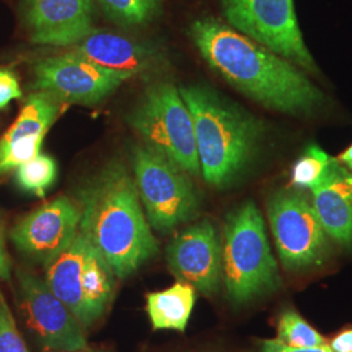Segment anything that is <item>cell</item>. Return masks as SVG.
I'll return each instance as SVG.
<instances>
[{
	"label": "cell",
	"instance_id": "obj_19",
	"mask_svg": "<svg viewBox=\"0 0 352 352\" xmlns=\"http://www.w3.org/2000/svg\"><path fill=\"white\" fill-rule=\"evenodd\" d=\"M62 109V102L49 93H32L13 126L0 139V146L32 136H46Z\"/></svg>",
	"mask_w": 352,
	"mask_h": 352
},
{
	"label": "cell",
	"instance_id": "obj_15",
	"mask_svg": "<svg viewBox=\"0 0 352 352\" xmlns=\"http://www.w3.org/2000/svg\"><path fill=\"white\" fill-rule=\"evenodd\" d=\"M312 205L327 236L340 245L352 244V171L336 160L312 189Z\"/></svg>",
	"mask_w": 352,
	"mask_h": 352
},
{
	"label": "cell",
	"instance_id": "obj_14",
	"mask_svg": "<svg viewBox=\"0 0 352 352\" xmlns=\"http://www.w3.org/2000/svg\"><path fill=\"white\" fill-rule=\"evenodd\" d=\"M69 51L107 69L132 77L153 72L162 62L161 54L151 46L98 29L71 46Z\"/></svg>",
	"mask_w": 352,
	"mask_h": 352
},
{
	"label": "cell",
	"instance_id": "obj_13",
	"mask_svg": "<svg viewBox=\"0 0 352 352\" xmlns=\"http://www.w3.org/2000/svg\"><path fill=\"white\" fill-rule=\"evenodd\" d=\"M21 17L33 43L71 47L93 25L91 0H21Z\"/></svg>",
	"mask_w": 352,
	"mask_h": 352
},
{
	"label": "cell",
	"instance_id": "obj_9",
	"mask_svg": "<svg viewBox=\"0 0 352 352\" xmlns=\"http://www.w3.org/2000/svg\"><path fill=\"white\" fill-rule=\"evenodd\" d=\"M132 76L107 69L68 51L34 67V89L58 101L93 106L113 94Z\"/></svg>",
	"mask_w": 352,
	"mask_h": 352
},
{
	"label": "cell",
	"instance_id": "obj_28",
	"mask_svg": "<svg viewBox=\"0 0 352 352\" xmlns=\"http://www.w3.org/2000/svg\"><path fill=\"white\" fill-rule=\"evenodd\" d=\"M329 347L333 352H352V329L338 334Z\"/></svg>",
	"mask_w": 352,
	"mask_h": 352
},
{
	"label": "cell",
	"instance_id": "obj_17",
	"mask_svg": "<svg viewBox=\"0 0 352 352\" xmlns=\"http://www.w3.org/2000/svg\"><path fill=\"white\" fill-rule=\"evenodd\" d=\"M116 279L111 266L91 245L82 272V327H91L109 309L113 302Z\"/></svg>",
	"mask_w": 352,
	"mask_h": 352
},
{
	"label": "cell",
	"instance_id": "obj_22",
	"mask_svg": "<svg viewBox=\"0 0 352 352\" xmlns=\"http://www.w3.org/2000/svg\"><path fill=\"white\" fill-rule=\"evenodd\" d=\"M334 161L327 151L311 145L292 168V184L298 188L312 190L325 177Z\"/></svg>",
	"mask_w": 352,
	"mask_h": 352
},
{
	"label": "cell",
	"instance_id": "obj_12",
	"mask_svg": "<svg viewBox=\"0 0 352 352\" xmlns=\"http://www.w3.org/2000/svg\"><path fill=\"white\" fill-rule=\"evenodd\" d=\"M80 219L78 204L60 196L23 218L13 227L11 239L19 251L45 266L75 239Z\"/></svg>",
	"mask_w": 352,
	"mask_h": 352
},
{
	"label": "cell",
	"instance_id": "obj_31",
	"mask_svg": "<svg viewBox=\"0 0 352 352\" xmlns=\"http://www.w3.org/2000/svg\"><path fill=\"white\" fill-rule=\"evenodd\" d=\"M75 352H101V351H90V350H88V349H87V350H81V351H75Z\"/></svg>",
	"mask_w": 352,
	"mask_h": 352
},
{
	"label": "cell",
	"instance_id": "obj_24",
	"mask_svg": "<svg viewBox=\"0 0 352 352\" xmlns=\"http://www.w3.org/2000/svg\"><path fill=\"white\" fill-rule=\"evenodd\" d=\"M45 136H32L0 146V174L10 173L37 157Z\"/></svg>",
	"mask_w": 352,
	"mask_h": 352
},
{
	"label": "cell",
	"instance_id": "obj_18",
	"mask_svg": "<svg viewBox=\"0 0 352 352\" xmlns=\"http://www.w3.org/2000/svg\"><path fill=\"white\" fill-rule=\"evenodd\" d=\"M196 302V289L177 282L168 289L146 295V312L153 330H176L183 333L188 325Z\"/></svg>",
	"mask_w": 352,
	"mask_h": 352
},
{
	"label": "cell",
	"instance_id": "obj_10",
	"mask_svg": "<svg viewBox=\"0 0 352 352\" xmlns=\"http://www.w3.org/2000/svg\"><path fill=\"white\" fill-rule=\"evenodd\" d=\"M17 278L26 324L38 343L54 351L87 350L84 327L45 279L26 272H19Z\"/></svg>",
	"mask_w": 352,
	"mask_h": 352
},
{
	"label": "cell",
	"instance_id": "obj_1",
	"mask_svg": "<svg viewBox=\"0 0 352 352\" xmlns=\"http://www.w3.org/2000/svg\"><path fill=\"white\" fill-rule=\"evenodd\" d=\"M189 37L214 72L266 109L309 115L324 102V94L295 64L218 19L195 20Z\"/></svg>",
	"mask_w": 352,
	"mask_h": 352
},
{
	"label": "cell",
	"instance_id": "obj_26",
	"mask_svg": "<svg viewBox=\"0 0 352 352\" xmlns=\"http://www.w3.org/2000/svg\"><path fill=\"white\" fill-rule=\"evenodd\" d=\"M23 97L17 76L10 69H0V109H4L13 100Z\"/></svg>",
	"mask_w": 352,
	"mask_h": 352
},
{
	"label": "cell",
	"instance_id": "obj_7",
	"mask_svg": "<svg viewBox=\"0 0 352 352\" xmlns=\"http://www.w3.org/2000/svg\"><path fill=\"white\" fill-rule=\"evenodd\" d=\"M267 217L279 260L289 272L324 264L330 245L312 202L300 190L283 189L267 201Z\"/></svg>",
	"mask_w": 352,
	"mask_h": 352
},
{
	"label": "cell",
	"instance_id": "obj_11",
	"mask_svg": "<svg viewBox=\"0 0 352 352\" xmlns=\"http://www.w3.org/2000/svg\"><path fill=\"white\" fill-rule=\"evenodd\" d=\"M170 272L204 295L218 292L222 283V240L208 219L179 232L166 248Z\"/></svg>",
	"mask_w": 352,
	"mask_h": 352
},
{
	"label": "cell",
	"instance_id": "obj_29",
	"mask_svg": "<svg viewBox=\"0 0 352 352\" xmlns=\"http://www.w3.org/2000/svg\"><path fill=\"white\" fill-rule=\"evenodd\" d=\"M11 278V267H10V261L7 257V253L3 245V240L0 235V280H8ZM1 294V292H0Z\"/></svg>",
	"mask_w": 352,
	"mask_h": 352
},
{
	"label": "cell",
	"instance_id": "obj_25",
	"mask_svg": "<svg viewBox=\"0 0 352 352\" xmlns=\"http://www.w3.org/2000/svg\"><path fill=\"white\" fill-rule=\"evenodd\" d=\"M0 352H29L11 309L0 294Z\"/></svg>",
	"mask_w": 352,
	"mask_h": 352
},
{
	"label": "cell",
	"instance_id": "obj_4",
	"mask_svg": "<svg viewBox=\"0 0 352 352\" xmlns=\"http://www.w3.org/2000/svg\"><path fill=\"white\" fill-rule=\"evenodd\" d=\"M222 280L230 300L236 305L272 294L282 285L263 214L253 201L243 202L227 215Z\"/></svg>",
	"mask_w": 352,
	"mask_h": 352
},
{
	"label": "cell",
	"instance_id": "obj_23",
	"mask_svg": "<svg viewBox=\"0 0 352 352\" xmlns=\"http://www.w3.org/2000/svg\"><path fill=\"white\" fill-rule=\"evenodd\" d=\"M278 340L292 347H318L327 344V340L317 330L291 309L285 311L279 317Z\"/></svg>",
	"mask_w": 352,
	"mask_h": 352
},
{
	"label": "cell",
	"instance_id": "obj_3",
	"mask_svg": "<svg viewBox=\"0 0 352 352\" xmlns=\"http://www.w3.org/2000/svg\"><path fill=\"white\" fill-rule=\"evenodd\" d=\"M179 91L192 115L202 176L214 188H226L253 164L266 126L209 87L187 85Z\"/></svg>",
	"mask_w": 352,
	"mask_h": 352
},
{
	"label": "cell",
	"instance_id": "obj_20",
	"mask_svg": "<svg viewBox=\"0 0 352 352\" xmlns=\"http://www.w3.org/2000/svg\"><path fill=\"white\" fill-rule=\"evenodd\" d=\"M102 11L122 26H141L160 13L164 0H97Z\"/></svg>",
	"mask_w": 352,
	"mask_h": 352
},
{
	"label": "cell",
	"instance_id": "obj_8",
	"mask_svg": "<svg viewBox=\"0 0 352 352\" xmlns=\"http://www.w3.org/2000/svg\"><path fill=\"white\" fill-rule=\"evenodd\" d=\"M228 25L291 63L315 72L294 0H221Z\"/></svg>",
	"mask_w": 352,
	"mask_h": 352
},
{
	"label": "cell",
	"instance_id": "obj_30",
	"mask_svg": "<svg viewBox=\"0 0 352 352\" xmlns=\"http://www.w3.org/2000/svg\"><path fill=\"white\" fill-rule=\"evenodd\" d=\"M337 161H338L342 166H344L346 168H349L350 171H352V145L349 149H346V151L340 154Z\"/></svg>",
	"mask_w": 352,
	"mask_h": 352
},
{
	"label": "cell",
	"instance_id": "obj_5",
	"mask_svg": "<svg viewBox=\"0 0 352 352\" xmlns=\"http://www.w3.org/2000/svg\"><path fill=\"white\" fill-rule=\"evenodd\" d=\"M126 122L145 146L189 175L201 174L192 115L174 84L164 81L146 88Z\"/></svg>",
	"mask_w": 352,
	"mask_h": 352
},
{
	"label": "cell",
	"instance_id": "obj_6",
	"mask_svg": "<svg viewBox=\"0 0 352 352\" xmlns=\"http://www.w3.org/2000/svg\"><path fill=\"white\" fill-rule=\"evenodd\" d=\"M133 179L151 228L168 234L199 213L200 196L189 174L145 145L132 157Z\"/></svg>",
	"mask_w": 352,
	"mask_h": 352
},
{
	"label": "cell",
	"instance_id": "obj_2",
	"mask_svg": "<svg viewBox=\"0 0 352 352\" xmlns=\"http://www.w3.org/2000/svg\"><path fill=\"white\" fill-rule=\"evenodd\" d=\"M78 206L80 231L118 279L132 276L160 251L135 179L124 164L111 162L90 177L80 189Z\"/></svg>",
	"mask_w": 352,
	"mask_h": 352
},
{
	"label": "cell",
	"instance_id": "obj_21",
	"mask_svg": "<svg viewBox=\"0 0 352 352\" xmlns=\"http://www.w3.org/2000/svg\"><path fill=\"white\" fill-rule=\"evenodd\" d=\"M58 168L50 155L38 154L29 162L16 168V179L21 188L33 193L38 197H43L47 189L55 183Z\"/></svg>",
	"mask_w": 352,
	"mask_h": 352
},
{
	"label": "cell",
	"instance_id": "obj_16",
	"mask_svg": "<svg viewBox=\"0 0 352 352\" xmlns=\"http://www.w3.org/2000/svg\"><path fill=\"white\" fill-rule=\"evenodd\" d=\"M91 244L78 230L75 239L49 264L45 265V282L51 291L74 312L82 325V272Z\"/></svg>",
	"mask_w": 352,
	"mask_h": 352
},
{
	"label": "cell",
	"instance_id": "obj_27",
	"mask_svg": "<svg viewBox=\"0 0 352 352\" xmlns=\"http://www.w3.org/2000/svg\"><path fill=\"white\" fill-rule=\"evenodd\" d=\"M260 352H333L329 344L318 347H292L278 340H263Z\"/></svg>",
	"mask_w": 352,
	"mask_h": 352
}]
</instances>
